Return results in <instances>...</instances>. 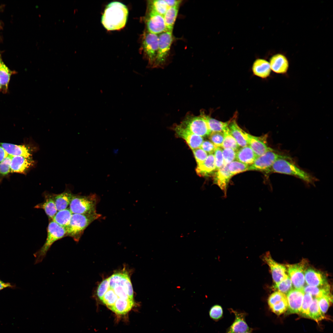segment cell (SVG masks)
<instances>
[{
    "label": "cell",
    "mask_w": 333,
    "mask_h": 333,
    "mask_svg": "<svg viewBox=\"0 0 333 333\" xmlns=\"http://www.w3.org/2000/svg\"><path fill=\"white\" fill-rule=\"evenodd\" d=\"M128 9L123 3L113 2L106 6L101 17V23L109 31L120 30L125 26L128 18Z\"/></svg>",
    "instance_id": "6da1fadb"
},
{
    "label": "cell",
    "mask_w": 333,
    "mask_h": 333,
    "mask_svg": "<svg viewBox=\"0 0 333 333\" xmlns=\"http://www.w3.org/2000/svg\"><path fill=\"white\" fill-rule=\"evenodd\" d=\"M101 216L97 212L90 214L73 213L70 223L65 228L67 236L72 237L75 241L78 242L85 229Z\"/></svg>",
    "instance_id": "7a4b0ae2"
},
{
    "label": "cell",
    "mask_w": 333,
    "mask_h": 333,
    "mask_svg": "<svg viewBox=\"0 0 333 333\" xmlns=\"http://www.w3.org/2000/svg\"><path fill=\"white\" fill-rule=\"evenodd\" d=\"M281 158L276 160L271 167L269 172L282 174L298 178L308 184L314 185L316 179L310 173L302 170L288 161Z\"/></svg>",
    "instance_id": "3957f363"
},
{
    "label": "cell",
    "mask_w": 333,
    "mask_h": 333,
    "mask_svg": "<svg viewBox=\"0 0 333 333\" xmlns=\"http://www.w3.org/2000/svg\"><path fill=\"white\" fill-rule=\"evenodd\" d=\"M109 287L118 298L133 299V290L130 278L126 273H114L108 278Z\"/></svg>",
    "instance_id": "277c9868"
},
{
    "label": "cell",
    "mask_w": 333,
    "mask_h": 333,
    "mask_svg": "<svg viewBox=\"0 0 333 333\" xmlns=\"http://www.w3.org/2000/svg\"><path fill=\"white\" fill-rule=\"evenodd\" d=\"M47 231V237L44 244L34 254L35 264L42 261L48 251L55 242L67 236L66 229L52 220H50Z\"/></svg>",
    "instance_id": "5b68a950"
},
{
    "label": "cell",
    "mask_w": 333,
    "mask_h": 333,
    "mask_svg": "<svg viewBox=\"0 0 333 333\" xmlns=\"http://www.w3.org/2000/svg\"><path fill=\"white\" fill-rule=\"evenodd\" d=\"M205 113L202 110L198 116L188 113L179 125L192 133L201 137L209 136L211 133L205 117Z\"/></svg>",
    "instance_id": "8992f818"
},
{
    "label": "cell",
    "mask_w": 333,
    "mask_h": 333,
    "mask_svg": "<svg viewBox=\"0 0 333 333\" xmlns=\"http://www.w3.org/2000/svg\"><path fill=\"white\" fill-rule=\"evenodd\" d=\"M99 199L94 194L88 195H73L69 204V208L72 213L90 214L96 212Z\"/></svg>",
    "instance_id": "52a82bcc"
},
{
    "label": "cell",
    "mask_w": 333,
    "mask_h": 333,
    "mask_svg": "<svg viewBox=\"0 0 333 333\" xmlns=\"http://www.w3.org/2000/svg\"><path fill=\"white\" fill-rule=\"evenodd\" d=\"M284 158L290 159L289 156L277 153L275 150L267 152L257 158L253 163L249 166V171H258L269 173L274 163L277 160Z\"/></svg>",
    "instance_id": "ba28073f"
},
{
    "label": "cell",
    "mask_w": 333,
    "mask_h": 333,
    "mask_svg": "<svg viewBox=\"0 0 333 333\" xmlns=\"http://www.w3.org/2000/svg\"><path fill=\"white\" fill-rule=\"evenodd\" d=\"M158 35L149 32L144 35L142 47L149 64L153 67L156 59L158 49Z\"/></svg>",
    "instance_id": "9c48e42d"
},
{
    "label": "cell",
    "mask_w": 333,
    "mask_h": 333,
    "mask_svg": "<svg viewBox=\"0 0 333 333\" xmlns=\"http://www.w3.org/2000/svg\"><path fill=\"white\" fill-rule=\"evenodd\" d=\"M173 40L172 32L166 31L159 34L158 54L153 68L161 67L164 64Z\"/></svg>",
    "instance_id": "30bf717a"
},
{
    "label": "cell",
    "mask_w": 333,
    "mask_h": 333,
    "mask_svg": "<svg viewBox=\"0 0 333 333\" xmlns=\"http://www.w3.org/2000/svg\"><path fill=\"white\" fill-rule=\"evenodd\" d=\"M307 264L306 260L303 259L298 263L285 265L289 276L295 289H303L304 286V274Z\"/></svg>",
    "instance_id": "8fae6325"
},
{
    "label": "cell",
    "mask_w": 333,
    "mask_h": 333,
    "mask_svg": "<svg viewBox=\"0 0 333 333\" xmlns=\"http://www.w3.org/2000/svg\"><path fill=\"white\" fill-rule=\"evenodd\" d=\"M261 259L269 267L275 284L281 282L287 275L286 273V269L285 266L274 261L269 252L262 255Z\"/></svg>",
    "instance_id": "7c38bea8"
},
{
    "label": "cell",
    "mask_w": 333,
    "mask_h": 333,
    "mask_svg": "<svg viewBox=\"0 0 333 333\" xmlns=\"http://www.w3.org/2000/svg\"><path fill=\"white\" fill-rule=\"evenodd\" d=\"M305 294L303 289H292L286 295L288 303L287 314H299Z\"/></svg>",
    "instance_id": "4fadbf2b"
},
{
    "label": "cell",
    "mask_w": 333,
    "mask_h": 333,
    "mask_svg": "<svg viewBox=\"0 0 333 333\" xmlns=\"http://www.w3.org/2000/svg\"><path fill=\"white\" fill-rule=\"evenodd\" d=\"M146 23L148 32L155 34L167 31L163 16L150 9Z\"/></svg>",
    "instance_id": "5bb4252c"
},
{
    "label": "cell",
    "mask_w": 333,
    "mask_h": 333,
    "mask_svg": "<svg viewBox=\"0 0 333 333\" xmlns=\"http://www.w3.org/2000/svg\"><path fill=\"white\" fill-rule=\"evenodd\" d=\"M244 136L249 146L258 157L265 153L274 150L269 147L267 144L266 136L264 137H256L251 135L245 131Z\"/></svg>",
    "instance_id": "9a60e30c"
},
{
    "label": "cell",
    "mask_w": 333,
    "mask_h": 333,
    "mask_svg": "<svg viewBox=\"0 0 333 333\" xmlns=\"http://www.w3.org/2000/svg\"><path fill=\"white\" fill-rule=\"evenodd\" d=\"M174 128L176 135L185 140L192 150L200 147L204 141L202 137L192 133L179 124Z\"/></svg>",
    "instance_id": "2e32d148"
},
{
    "label": "cell",
    "mask_w": 333,
    "mask_h": 333,
    "mask_svg": "<svg viewBox=\"0 0 333 333\" xmlns=\"http://www.w3.org/2000/svg\"><path fill=\"white\" fill-rule=\"evenodd\" d=\"M230 311L234 314L235 318L232 324L227 329L225 333H241L252 331L245 321L246 313L230 309Z\"/></svg>",
    "instance_id": "e0dca14e"
},
{
    "label": "cell",
    "mask_w": 333,
    "mask_h": 333,
    "mask_svg": "<svg viewBox=\"0 0 333 333\" xmlns=\"http://www.w3.org/2000/svg\"><path fill=\"white\" fill-rule=\"evenodd\" d=\"M228 164H224L213 174V183L218 186L226 195L228 186L232 175L228 169Z\"/></svg>",
    "instance_id": "ac0fdd59"
},
{
    "label": "cell",
    "mask_w": 333,
    "mask_h": 333,
    "mask_svg": "<svg viewBox=\"0 0 333 333\" xmlns=\"http://www.w3.org/2000/svg\"><path fill=\"white\" fill-rule=\"evenodd\" d=\"M269 62L271 70L276 73L284 74L288 70L289 60L286 56L282 53L273 55L270 58Z\"/></svg>",
    "instance_id": "d6986e66"
},
{
    "label": "cell",
    "mask_w": 333,
    "mask_h": 333,
    "mask_svg": "<svg viewBox=\"0 0 333 333\" xmlns=\"http://www.w3.org/2000/svg\"><path fill=\"white\" fill-rule=\"evenodd\" d=\"M34 161L32 158L22 156H12L10 163V172L25 173L33 166Z\"/></svg>",
    "instance_id": "ffe728a7"
},
{
    "label": "cell",
    "mask_w": 333,
    "mask_h": 333,
    "mask_svg": "<svg viewBox=\"0 0 333 333\" xmlns=\"http://www.w3.org/2000/svg\"><path fill=\"white\" fill-rule=\"evenodd\" d=\"M0 145L9 155L12 156H22L27 158H32V153L33 150L28 146L1 142H0Z\"/></svg>",
    "instance_id": "44dd1931"
},
{
    "label": "cell",
    "mask_w": 333,
    "mask_h": 333,
    "mask_svg": "<svg viewBox=\"0 0 333 333\" xmlns=\"http://www.w3.org/2000/svg\"><path fill=\"white\" fill-rule=\"evenodd\" d=\"M304 276L305 281L307 285L322 286L328 284L325 277L323 274L314 269H306Z\"/></svg>",
    "instance_id": "7402d4cb"
},
{
    "label": "cell",
    "mask_w": 333,
    "mask_h": 333,
    "mask_svg": "<svg viewBox=\"0 0 333 333\" xmlns=\"http://www.w3.org/2000/svg\"><path fill=\"white\" fill-rule=\"evenodd\" d=\"M216 171L215 157L213 154H209L204 162L198 165L196 169L197 174L201 177L210 176Z\"/></svg>",
    "instance_id": "603a6c76"
},
{
    "label": "cell",
    "mask_w": 333,
    "mask_h": 333,
    "mask_svg": "<svg viewBox=\"0 0 333 333\" xmlns=\"http://www.w3.org/2000/svg\"><path fill=\"white\" fill-rule=\"evenodd\" d=\"M44 197V201L36 205L34 208L43 209L49 219L51 220L57 212L52 194L45 193Z\"/></svg>",
    "instance_id": "cb8c5ba5"
},
{
    "label": "cell",
    "mask_w": 333,
    "mask_h": 333,
    "mask_svg": "<svg viewBox=\"0 0 333 333\" xmlns=\"http://www.w3.org/2000/svg\"><path fill=\"white\" fill-rule=\"evenodd\" d=\"M252 71L254 75L262 78L269 76L271 69L269 62L263 59H258L254 62Z\"/></svg>",
    "instance_id": "d4e9b609"
},
{
    "label": "cell",
    "mask_w": 333,
    "mask_h": 333,
    "mask_svg": "<svg viewBox=\"0 0 333 333\" xmlns=\"http://www.w3.org/2000/svg\"><path fill=\"white\" fill-rule=\"evenodd\" d=\"M235 118L230 121L228 127L230 132L236 140L239 146L242 147L248 146V144L244 136L245 131L237 124Z\"/></svg>",
    "instance_id": "484cf974"
},
{
    "label": "cell",
    "mask_w": 333,
    "mask_h": 333,
    "mask_svg": "<svg viewBox=\"0 0 333 333\" xmlns=\"http://www.w3.org/2000/svg\"><path fill=\"white\" fill-rule=\"evenodd\" d=\"M257 157L249 146L242 147L236 151V159L249 166L253 163Z\"/></svg>",
    "instance_id": "4316f807"
},
{
    "label": "cell",
    "mask_w": 333,
    "mask_h": 333,
    "mask_svg": "<svg viewBox=\"0 0 333 333\" xmlns=\"http://www.w3.org/2000/svg\"><path fill=\"white\" fill-rule=\"evenodd\" d=\"M74 194L69 190H66L59 194H52L57 211L67 208Z\"/></svg>",
    "instance_id": "83f0119b"
},
{
    "label": "cell",
    "mask_w": 333,
    "mask_h": 333,
    "mask_svg": "<svg viewBox=\"0 0 333 333\" xmlns=\"http://www.w3.org/2000/svg\"><path fill=\"white\" fill-rule=\"evenodd\" d=\"M134 304L133 299H118L114 304L109 308L117 314L123 315L129 311Z\"/></svg>",
    "instance_id": "f1b7e54d"
},
{
    "label": "cell",
    "mask_w": 333,
    "mask_h": 333,
    "mask_svg": "<svg viewBox=\"0 0 333 333\" xmlns=\"http://www.w3.org/2000/svg\"><path fill=\"white\" fill-rule=\"evenodd\" d=\"M72 213L69 208L58 211L51 220L66 228L69 225Z\"/></svg>",
    "instance_id": "f546056e"
},
{
    "label": "cell",
    "mask_w": 333,
    "mask_h": 333,
    "mask_svg": "<svg viewBox=\"0 0 333 333\" xmlns=\"http://www.w3.org/2000/svg\"><path fill=\"white\" fill-rule=\"evenodd\" d=\"M179 6L169 7L163 16L167 31L172 32Z\"/></svg>",
    "instance_id": "4dcf8cb0"
},
{
    "label": "cell",
    "mask_w": 333,
    "mask_h": 333,
    "mask_svg": "<svg viewBox=\"0 0 333 333\" xmlns=\"http://www.w3.org/2000/svg\"><path fill=\"white\" fill-rule=\"evenodd\" d=\"M303 289L305 293L309 294L312 296L316 298H319L324 295L331 294L330 287L328 284L322 286L307 285L304 286Z\"/></svg>",
    "instance_id": "1f68e13d"
},
{
    "label": "cell",
    "mask_w": 333,
    "mask_h": 333,
    "mask_svg": "<svg viewBox=\"0 0 333 333\" xmlns=\"http://www.w3.org/2000/svg\"><path fill=\"white\" fill-rule=\"evenodd\" d=\"M309 318L313 319L317 322L325 318L324 314L321 312L319 307L318 299L316 298H313L309 310Z\"/></svg>",
    "instance_id": "d6a6232c"
},
{
    "label": "cell",
    "mask_w": 333,
    "mask_h": 333,
    "mask_svg": "<svg viewBox=\"0 0 333 333\" xmlns=\"http://www.w3.org/2000/svg\"><path fill=\"white\" fill-rule=\"evenodd\" d=\"M205 117L211 132H223L228 128L230 121L226 122H222L212 118L206 114H205Z\"/></svg>",
    "instance_id": "836d02e7"
},
{
    "label": "cell",
    "mask_w": 333,
    "mask_h": 333,
    "mask_svg": "<svg viewBox=\"0 0 333 333\" xmlns=\"http://www.w3.org/2000/svg\"><path fill=\"white\" fill-rule=\"evenodd\" d=\"M13 72L10 70L4 64L0 58V83L6 90Z\"/></svg>",
    "instance_id": "e575fe53"
},
{
    "label": "cell",
    "mask_w": 333,
    "mask_h": 333,
    "mask_svg": "<svg viewBox=\"0 0 333 333\" xmlns=\"http://www.w3.org/2000/svg\"><path fill=\"white\" fill-rule=\"evenodd\" d=\"M223 132L224 135V139L221 148L223 149L230 148L236 151H237L239 149L240 146L231 134L228 127Z\"/></svg>",
    "instance_id": "d590c367"
},
{
    "label": "cell",
    "mask_w": 333,
    "mask_h": 333,
    "mask_svg": "<svg viewBox=\"0 0 333 333\" xmlns=\"http://www.w3.org/2000/svg\"><path fill=\"white\" fill-rule=\"evenodd\" d=\"M149 9L164 16L169 7L164 0L150 1Z\"/></svg>",
    "instance_id": "8d00e7d4"
},
{
    "label": "cell",
    "mask_w": 333,
    "mask_h": 333,
    "mask_svg": "<svg viewBox=\"0 0 333 333\" xmlns=\"http://www.w3.org/2000/svg\"><path fill=\"white\" fill-rule=\"evenodd\" d=\"M249 165L238 161H234L228 165V170L233 176L236 174L248 170Z\"/></svg>",
    "instance_id": "74e56055"
},
{
    "label": "cell",
    "mask_w": 333,
    "mask_h": 333,
    "mask_svg": "<svg viewBox=\"0 0 333 333\" xmlns=\"http://www.w3.org/2000/svg\"><path fill=\"white\" fill-rule=\"evenodd\" d=\"M292 285L291 281L287 275L282 281L275 284L273 288L278 291L286 295V294L292 289Z\"/></svg>",
    "instance_id": "f35d334b"
},
{
    "label": "cell",
    "mask_w": 333,
    "mask_h": 333,
    "mask_svg": "<svg viewBox=\"0 0 333 333\" xmlns=\"http://www.w3.org/2000/svg\"><path fill=\"white\" fill-rule=\"evenodd\" d=\"M313 300V297L311 295L305 293L301 310L299 314L301 316L305 318H310L309 310Z\"/></svg>",
    "instance_id": "ab89813d"
},
{
    "label": "cell",
    "mask_w": 333,
    "mask_h": 333,
    "mask_svg": "<svg viewBox=\"0 0 333 333\" xmlns=\"http://www.w3.org/2000/svg\"><path fill=\"white\" fill-rule=\"evenodd\" d=\"M317 298L321 310L324 314L327 312L331 303L332 302V296L330 294Z\"/></svg>",
    "instance_id": "60d3db41"
},
{
    "label": "cell",
    "mask_w": 333,
    "mask_h": 333,
    "mask_svg": "<svg viewBox=\"0 0 333 333\" xmlns=\"http://www.w3.org/2000/svg\"><path fill=\"white\" fill-rule=\"evenodd\" d=\"M271 310L278 315H280L287 310L288 301L286 298L277 302L269 307Z\"/></svg>",
    "instance_id": "b9f144b4"
},
{
    "label": "cell",
    "mask_w": 333,
    "mask_h": 333,
    "mask_svg": "<svg viewBox=\"0 0 333 333\" xmlns=\"http://www.w3.org/2000/svg\"><path fill=\"white\" fill-rule=\"evenodd\" d=\"M210 318L215 321L221 319L223 315V310L222 306L219 305H215L210 309L209 312Z\"/></svg>",
    "instance_id": "7bdbcfd3"
},
{
    "label": "cell",
    "mask_w": 333,
    "mask_h": 333,
    "mask_svg": "<svg viewBox=\"0 0 333 333\" xmlns=\"http://www.w3.org/2000/svg\"><path fill=\"white\" fill-rule=\"evenodd\" d=\"M211 142L217 147H221L224 139V135L222 132H212L209 135Z\"/></svg>",
    "instance_id": "ee69618b"
},
{
    "label": "cell",
    "mask_w": 333,
    "mask_h": 333,
    "mask_svg": "<svg viewBox=\"0 0 333 333\" xmlns=\"http://www.w3.org/2000/svg\"><path fill=\"white\" fill-rule=\"evenodd\" d=\"M222 154L224 164H228L236 159V151L230 148L223 149Z\"/></svg>",
    "instance_id": "f6af8a7d"
},
{
    "label": "cell",
    "mask_w": 333,
    "mask_h": 333,
    "mask_svg": "<svg viewBox=\"0 0 333 333\" xmlns=\"http://www.w3.org/2000/svg\"><path fill=\"white\" fill-rule=\"evenodd\" d=\"M12 156L9 155L0 162V175H6L10 172V163Z\"/></svg>",
    "instance_id": "bcb514c9"
},
{
    "label": "cell",
    "mask_w": 333,
    "mask_h": 333,
    "mask_svg": "<svg viewBox=\"0 0 333 333\" xmlns=\"http://www.w3.org/2000/svg\"><path fill=\"white\" fill-rule=\"evenodd\" d=\"M286 298V295L281 292L276 291L271 294L268 300L269 307L282 299Z\"/></svg>",
    "instance_id": "7dc6e473"
},
{
    "label": "cell",
    "mask_w": 333,
    "mask_h": 333,
    "mask_svg": "<svg viewBox=\"0 0 333 333\" xmlns=\"http://www.w3.org/2000/svg\"><path fill=\"white\" fill-rule=\"evenodd\" d=\"M192 150L197 165L203 162L208 156V154L200 148Z\"/></svg>",
    "instance_id": "c3c4849f"
},
{
    "label": "cell",
    "mask_w": 333,
    "mask_h": 333,
    "mask_svg": "<svg viewBox=\"0 0 333 333\" xmlns=\"http://www.w3.org/2000/svg\"><path fill=\"white\" fill-rule=\"evenodd\" d=\"M221 147H217L214 152L216 171L224 164V161Z\"/></svg>",
    "instance_id": "681fc988"
},
{
    "label": "cell",
    "mask_w": 333,
    "mask_h": 333,
    "mask_svg": "<svg viewBox=\"0 0 333 333\" xmlns=\"http://www.w3.org/2000/svg\"><path fill=\"white\" fill-rule=\"evenodd\" d=\"M109 287L108 278L103 280L99 285L97 290V295L101 300L107 290Z\"/></svg>",
    "instance_id": "f907efd6"
},
{
    "label": "cell",
    "mask_w": 333,
    "mask_h": 333,
    "mask_svg": "<svg viewBox=\"0 0 333 333\" xmlns=\"http://www.w3.org/2000/svg\"><path fill=\"white\" fill-rule=\"evenodd\" d=\"M216 147H217L211 142L205 140L203 141L199 148L207 154H211L214 153Z\"/></svg>",
    "instance_id": "816d5d0a"
},
{
    "label": "cell",
    "mask_w": 333,
    "mask_h": 333,
    "mask_svg": "<svg viewBox=\"0 0 333 333\" xmlns=\"http://www.w3.org/2000/svg\"><path fill=\"white\" fill-rule=\"evenodd\" d=\"M168 7L179 6L182 1L177 0H164Z\"/></svg>",
    "instance_id": "f5cc1de1"
},
{
    "label": "cell",
    "mask_w": 333,
    "mask_h": 333,
    "mask_svg": "<svg viewBox=\"0 0 333 333\" xmlns=\"http://www.w3.org/2000/svg\"><path fill=\"white\" fill-rule=\"evenodd\" d=\"M8 155L6 150L0 145V162L2 161Z\"/></svg>",
    "instance_id": "db71d44e"
},
{
    "label": "cell",
    "mask_w": 333,
    "mask_h": 333,
    "mask_svg": "<svg viewBox=\"0 0 333 333\" xmlns=\"http://www.w3.org/2000/svg\"><path fill=\"white\" fill-rule=\"evenodd\" d=\"M14 286L8 282H5L0 279V290L6 288H13Z\"/></svg>",
    "instance_id": "11a10c76"
},
{
    "label": "cell",
    "mask_w": 333,
    "mask_h": 333,
    "mask_svg": "<svg viewBox=\"0 0 333 333\" xmlns=\"http://www.w3.org/2000/svg\"><path fill=\"white\" fill-rule=\"evenodd\" d=\"M241 333H252V331H246V332H244Z\"/></svg>",
    "instance_id": "9f6ffc18"
},
{
    "label": "cell",
    "mask_w": 333,
    "mask_h": 333,
    "mask_svg": "<svg viewBox=\"0 0 333 333\" xmlns=\"http://www.w3.org/2000/svg\"><path fill=\"white\" fill-rule=\"evenodd\" d=\"M2 86L0 83V89L2 88Z\"/></svg>",
    "instance_id": "6f0895ef"
}]
</instances>
